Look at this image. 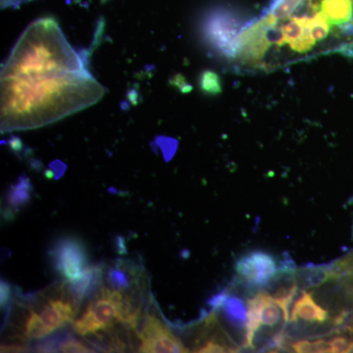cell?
<instances>
[{
  "mask_svg": "<svg viewBox=\"0 0 353 353\" xmlns=\"http://www.w3.org/2000/svg\"><path fill=\"white\" fill-rule=\"evenodd\" d=\"M104 94L57 21L41 18L26 28L2 64V132L46 126L94 105Z\"/></svg>",
  "mask_w": 353,
  "mask_h": 353,
  "instance_id": "cell-1",
  "label": "cell"
},
{
  "mask_svg": "<svg viewBox=\"0 0 353 353\" xmlns=\"http://www.w3.org/2000/svg\"><path fill=\"white\" fill-rule=\"evenodd\" d=\"M248 23L232 9L218 7L209 11L202 21L201 37L210 50L234 59L238 54L239 37Z\"/></svg>",
  "mask_w": 353,
  "mask_h": 353,
  "instance_id": "cell-2",
  "label": "cell"
},
{
  "mask_svg": "<svg viewBox=\"0 0 353 353\" xmlns=\"http://www.w3.org/2000/svg\"><path fill=\"white\" fill-rule=\"evenodd\" d=\"M123 296L119 290L101 288V292L88 303L82 317L74 322L77 334L81 336L97 334L110 327L115 321H120Z\"/></svg>",
  "mask_w": 353,
  "mask_h": 353,
  "instance_id": "cell-3",
  "label": "cell"
},
{
  "mask_svg": "<svg viewBox=\"0 0 353 353\" xmlns=\"http://www.w3.org/2000/svg\"><path fill=\"white\" fill-rule=\"evenodd\" d=\"M51 259L54 268L68 282L81 277L88 267L87 248L83 241L66 236L55 243L51 250Z\"/></svg>",
  "mask_w": 353,
  "mask_h": 353,
  "instance_id": "cell-4",
  "label": "cell"
},
{
  "mask_svg": "<svg viewBox=\"0 0 353 353\" xmlns=\"http://www.w3.org/2000/svg\"><path fill=\"white\" fill-rule=\"evenodd\" d=\"M236 271L241 280L252 287H269L277 277L280 269L273 255L254 250L243 255L236 263Z\"/></svg>",
  "mask_w": 353,
  "mask_h": 353,
  "instance_id": "cell-5",
  "label": "cell"
},
{
  "mask_svg": "<svg viewBox=\"0 0 353 353\" xmlns=\"http://www.w3.org/2000/svg\"><path fill=\"white\" fill-rule=\"evenodd\" d=\"M139 338L141 340L139 352H188L180 340L154 316H148Z\"/></svg>",
  "mask_w": 353,
  "mask_h": 353,
  "instance_id": "cell-6",
  "label": "cell"
},
{
  "mask_svg": "<svg viewBox=\"0 0 353 353\" xmlns=\"http://www.w3.org/2000/svg\"><path fill=\"white\" fill-rule=\"evenodd\" d=\"M101 268L99 266H88L81 277L75 281L68 282L67 294L71 299V303L77 308L99 290L101 282Z\"/></svg>",
  "mask_w": 353,
  "mask_h": 353,
  "instance_id": "cell-7",
  "label": "cell"
},
{
  "mask_svg": "<svg viewBox=\"0 0 353 353\" xmlns=\"http://www.w3.org/2000/svg\"><path fill=\"white\" fill-rule=\"evenodd\" d=\"M76 309L78 308L70 301L64 299H51L44 304L38 314L46 328L52 334L53 332L72 322L75 317Z\"/></svg>",
  "mask_w": 353,
  "mask_h": 353,
  "instance_id": "cell-8",
  "label": "cell"
},
{
  "mask_svg": "<svg viewBox=\"0 0 353 353\" xmlns=\"http://www.w3.org/2000/svg\"><path fill=\"white\" fill-rule=\"evenodd\" d=\"M290 321L299 319L309 323H324L329 319L328 311L321 307L309 292H301V296L296 299L292 308Z\"/></svg>",
  "mask_w": 353,
  "mask_h": 353,
  "instance_id": "cell-9",
  "label": "cell"
},
{
  "mask_svg": "<svg viewBox=\"0 0 353 353\" xmlns=\"http://www.w3.org/2000/svg\"><path fill=\"white\" fill-rule=\"evenodd\" d=\"M320 11L331 26L347 28L352 24L353 0H321Z\"/></svg>",
  "mask_w": 353,
  "mask_h": 353,
  "instance_id": "cell-10",
  "label": "cell"
},
{
  "mask_svg": "<svg viewBox=\"0 0 353 353\" xmlns=\"http://www.w3.org/2000/svg\"><path fill=\"white\" fill-rule=\"evenodd\" d=\"M255 296L259 303L260 325L273 328L280 322L281 314L283 313L282 308L268 292H259Z\"/></svg>",
  "mask_w": 353,
  "mask_h": 353,
  "instance_id": "cell-11",
  "label": "cell"
},
{
  "mask_svg": "<svg viewBox=\"0 0 353 353\" xmlns=\"http://www.w3.org/2000/svg\"><path fill=\"white\" fill-rule=\"evenodd\" d=\"M32 192V183L28 176H20L19 180L11 185L7 192L6 201L9 208L12 210H19L20 208L27 205L31 201Z\"/></svg>",
  "mask_w": 353,
  "mask_h": 353,
  "instance_id": "cell-12",
  "label": "cell"
},
{
  "mask_svg": "<svg viewBox=\"0 0 353 353\" xmlns=\"http://www.w3.org/2000/svg\"><path fill=\"white\" fill-rule=\"evenodd\" d=\"M223 313L230 324L241 328L246 327L248 323V305L240 299L234 296H228L223 303Z\"/></svg>",
  "mask_w": 353,
  "mask_h": 353,
  "instance_id": "cell-13",
  "label": "cell"
},
{
  "mask_svg": "<svg viewBox=\"0 0 353 353\" xmlns=\"http://www.w3.org/2000/svg\"><path fill=\"white\" fill-rule=\"evenodd\" d=\"M338 278L334 267L330 266H310L308 269L301 272L299 280L305 288L320 287L329 280Z\"/></svg>",
  "mask_w": 353,
  "mask_h": 353,
  "instance_id": "cell-14",
  "label": "cell"
},
{
  "mask_svg": "<svg viewBox=\"0 0 353 353\" xmlns=\"http://www.w3.org/2000/svg\"><path fill=\"white\" fill-rule=\"evenodd\" d=\"M307 26L316 43L326 38L329 34L330 29H331V24L321 11L308 17Z\"/></svg>",
  "mask_w": 353,
  "mask_h": 353,
  "instance_id": "cell-15",
  "label": "cell"
},
{
  "mask_svg": "<svg viewBox=\"0 0 353 353\" xmlns=\"http://www.w3.org/2000/svg\"><path fill=\"white\" fill-rule=\"evenodd\" d=\"M50 330L46 328L38 313H30L25 325L26 336L32 340H41V339L50 336Z\"/></svg>",
  "mask_w": 353,
  "mask_h": 353,
  "instance_id": "cell-16",
  "label": "cell"
},
{
  "mask_svg": "<svg viewBox=\"0 0 353 353\" xmlns=\"http://www.w3.org/2000/svg\"><path fill=\"white\" fill-rule=\"evenodd\" d=\"M290 21L287 24L283 25L281 27L285 39V43H290L294 39L301 36V32L305 29L307 26L308 17L307 16H296V17L289 18Z\"/></svg>",
  "mask_w": 353,
  "mask_h": 353,
  "instance_id": "cell-17",
  "label": "cell"
},
{
  "mask_svg": "<svg viewBox=\"0 0 353 353\" xmlns=\"http://www.w3.org/2000/svg\"><path fill=\"white\" fill-rule=\"evenodd\" d=\"M106 280L113 290H119V292L130 289L131 285L129 273L121 267H113L109 269L106 273Z\"/></svg>",
  "mask_w": 353,
  "mask_h": 353,
  "instance_id": "cell-18",
  "label": "cell"
},
{
  "mask_svg": "<svg viewBox=\"0 0 353 353\" xmlns=\"http://www.w3.org/2000/svg\"><path fill=\"white\" fill-rule=\"evenodd\" d=\"M199 87L202 92L209 95H217L222 92V83L219 75L210 70H206L201 74Z\"/></svg>",
  "mask_w": 353,
  "mask_h": 353,
  "instance_id": "cell-19",
  "label": "cell"
},
{
  "mask_svg": "<svg viewBox=\"0 0 353 353\" xmlns=\"http://www.w3.org/2000/svg\"><path fill=\"white\" fill-rule=\"evenodd\" d=\"M58 350L61 352H94V350L83 345L82 341L76 340L75 338L71 336L59 339V341H58Z\"/></svg>",
  "mask_w": 353,
  "mask_h": 353,
  "instance_id": "cell-20",
  "label": "cell"
},
{
  "mask_svg": "<svg viewBox=\"0 0 353 353\" xmlns=\"http://www.w3.org/2000/svg\"><path fill=\"white\" fill-rule=\"evenodd\" d=\"M316 41L313 39L312 34L309 31L308 26H306L305 29L301 32V36L294 41L289 43L290 48L296 52L303 53L309 51L313 46H315Z\"/></svg>",
  "mask_w": 353,
  "mask_h": 353,
  "instance_id": "cell-21",
  "label": "cell"
},
{
  "mask_svg": "<svg viewBox=\"0 0 353 353\" xmlns=\"http://www.w3.org/2000/svg\"><path fill=\"white\" fill-rule=\"evenodd\" d=\"M303 0H283L282 3L271 14L278 21L289 19L292 12L303 3Z\"/></svg>",
  "mask_w": 353,
  "mask_h": 353,
  "instance_id": "cell-22",
  "label": "cell"
},
{
  "mask_svg": "<svg viewBox=\"0 0 353 353\" xmlns=\"http://www.w3.org/2000/svg\"><path fill=\"white\" fill-rule=\"evenodd\" d=\"M234 352L233 348L228 347L227 345H223L218 341L211 340L208 341L203 347H199L197 352Z\"/></svg>",
  "mask_w": 353,
  "mask_h": 353,
  "instance_id": "cell-23",
  "label": "cell"
},
{
  "mask_svg": "<svg viewBox=\"0 0 353 353\" xmlns=\"http://www.w3.org/2000/svg\"><path fill=\"white\" fill-rule=\"evenodd\" d=\"M11 296H12V287L6 281L1 280L0 284V304L1 308H6L7 304L10 303Z\"/></svg>",
  "mask_w": 353,
  "mask_h": 353,
  "instance_id": "cell-24",
  "label": "cell"
},
{
  "mask_svg": "<svg viewBox=\"0 0 353 353\" xmlns=\"http://www.w3.org/2000/svg\"><path fill=\"white\" fill-rule=\"evenodd\" d=\"M292 347L296 352H316L315 341L307 340L296 341L292 343Z\"/></svg>",
  "mask_w": 353,
  "mask_h": 353,
  "instance_id": "cell-25",
  "label": "cell"
},
{
  "mask_svg": "<svg viewBox=\"0 0 353 353\" xmlns=\"http://www.w3.org/2000/svg\"><path fill=\"white\" fill-rule=\"evenodd\" d=\"M229 296V292L227 290H222L218 292L217 294L211 297L208 301V305L210 306L212 310L222 307L223 303L226 301L227 296Z\"/></svg>",
  "mask_w": 353,
  "mask_h": 353,
  "instance_id": "cell-26",
  "label": "cell"
},
{
  "mask_svg": "<svg viewBox=\"0 0 353 353\" xmlns=\"http://www.w3.org/2000/svg\"><path fill=\"white\" fill-rule=\"evenodd\" d=\"M29 1H32V0H1V7L2 8H9V7L16 8V7L20 6L21 4Z\"/></svg>",
  "mask_w": 353,
  "mask_h": 353,
  "instance_id": "cell-27",
  "label": "cell"
},
{
  "mask_svg": "<svg viewBox=\"0 0 353 353\" xmlns=\"http://www.w3.org/2000/svg\"><path fill=\"white\" fill-rule=\"evenodd\" d=\"M282 1L283 0H270V1H269L268 6H267L266 8H265L263 13H262V15L260 16V17L267 15V14L273 12V11L275 10V9L277 8V7L280 6L281 3H282Z\"/></svg>",
  "mask_w": 353,
  "mask_h": 353,
  "instance_id": "cell-28",
  "label": "cell"
},
{
  "mask_svg": "<svg viewBox=\"0 0 353 353\" xmlns=\"http://www.w3.org/2000/svg\"><path fill=\"white\" fill-rule=\"evenodd\" d=\"M11 148H13L16 152H19L21 150V141L18 139H13L11 141Z\"/></svg>",
  "mask_w": 353,
  "mask_h": 353,
  "instance_id": "cell-29",
  "label": "cell"
}]
</instances>
